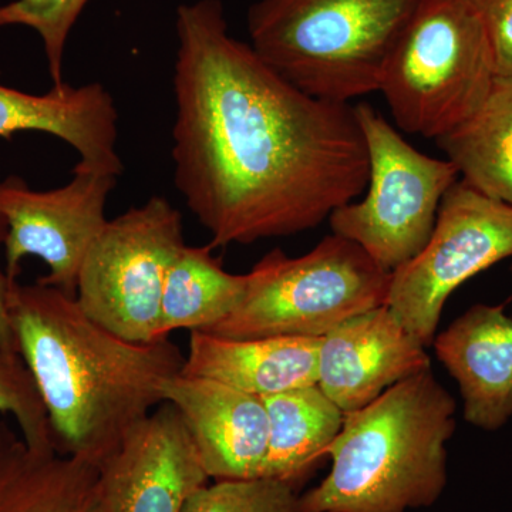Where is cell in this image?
<instances>
[{"label": "cell", "instance_id": "cell-4", "mask_svg": "<svg viewBox=\"0 0 512 512\" xmlns=\"http://www.w3.org/2000/svg\"><path fill=\"white\" fill-rule=\"evenodd\" d=\"M423 0H259L248 10L256 55L315 99L379 92L394 45Z\"/></svg>", "mask_w": 512, "mask_h": 512}, {"label": "cell", "instance_id": "cell-26", "mask_svg": "<svg viewBox=\"0 0 512 512\" xmlns=\"http://www.w3.org/2000/svg\"><path fill=\"white\" fill-rule=\"evenodd\" d=\"M19 439L20 437L16 436L15 431L10 429L5 421H0V458L5 456L6 451Z\"/></svg>", "mask_w": 512, "mask_h": 512}, {"label": "cell", "instance_id": "cell-15", "mask_svg": "<svg viewBox=\"0 0 512 512\" xmlns=\"http://www.w3.org/2000/svg\"><path fill=\"white\" fill-rule=\"evenodd\" d=\"M40 131L60 138L79 154L83 167L120 177L119 113L101 83H64L46 94H30L0 84V138Z\"/></svg>", "mask_w": 512, "mask_h": 512}, {"label": "cell", "instance_id": "cell-6", "mask_svg": "<svg viewBox=\"0 0 512 512\" xmlns=\"http://www.w3.org/2000/svg\"><path fill=\"white\" fill-rule=\"evenodd\" d=\"M248 274L238 308L205 333L238 340L323 338L353 316L386 305L392 278L365 249L336 234L298 258L274 249Z\"/></svg>", "mask_w": 512, "mask_h": 512}, {"label": "cell", "instance_id": "cell-9", "mask_svg": "<svg viewBox=\"0 0 512 512\" xmlns=\"http://www.w3.org/2000/svg\"><path fill=\"white\" fill-rule=\"evenodd\" d=\"M512 258V207L458 180L441 201L426 247L394 269L386 305L426 348L451 293Z\"/></svg>", "mask_w": 512, "mask_h": 512}, {"label": "cell", "instance_id": "cell-16", "mask_svg": "<svg viewBox=\"0 0 512 512\" xmlns=\"http://www.w3.org/2000/svg\"><path fill=\"white\" fill-rule=\"evenodd\" d=\"M320 339L271 336L238 340L192 330L181 373L210 377L255 396H272L318 384Z\"/></svg>", "mask_w": 512, "mask_h": 512}, {"label": "cell", "instance_id": "cell-1", "mask_svg": "<svg viewBox=\"0 0 512 512\" xmlns=\"http://www.w3.org/2000/svg\"><path fill=\"white\" fill-rule=\"evenodd\" d=\"M175 30L174 183L208 247L309 231L365 192L355 107L286 82L229 35L221 0L178 6Z\"/></svg>", "mask_w": 512, "mask_h": 512}, {"label": "cell", "instance_id": "cell-3", "mask_svg": "<svg viewBox=\"0 0 512 512\" xmlns=\"http://www.w3.org/2000/svg\"><path fill=\"white\" fill-rule=\"evenodd\" d=\"M457 404L433 370L346 413L326 457L328 476L299 494L296 512H409L446 491Z\"/></svg>", "mask_w": 512, "mask_h": 512}, {"label": "cell", "instance_id": "cell-21", "mask_svg": "<svg viewBox=\"0 0 512 512\" xmlns=\"http://www.w3.org/2000/svg\"><path fill=\"white\" fill-rule=\"evenodd\" d=\"M90 0H13L0 6V28L26 26L42 39L53 86H62L70 32Z\"/></svg>", "mask_w": 512, "mask_h": 512}, {"label": "cell", "instance_id": "cell-23", "mask_svg": "<svg viewBox=\"0 0 512 512\" xmlns=\"http://www.w3.org/2000/svg\"><path fill=\"white\" fill-rule=\"evenodd\" d=\"M0 414L18 424L20 439L33 448H55L49 417L35 380L20 355L0 349Z\"/></svg>", "mask_w": 512, "mask_h": 512}, {"label": "cell", "instance_id": "cell-18", "mask_svg": "<svg viewBox=\"0 0 512 512\" xmlns=\"http://www.w3.org/2000/svg\"><path fill=\"white\" fill-rule=\"evenodd\" d=\"M268 412L269 440L261 478L298 487L326 457L342 430L346 413L318 384L262 397Z\"/></svg>", "mask_w": 512, "mask_h": 512}, {"label": "cell", "instance_id": "cell-11", "mask_svg": "<svg viewBox=\"0 0 512 512\" xmlns=\"http://www.w3.org/2000/svg\"><path fill=\"white\" fill-rule=\"evenodd\" d=\"M210 481L180 413L164 402L101 461L97 512H183Z\"/></svg>", "mask_w": 512, "mask_h": 512}, {"label": "cell", "instance_id": "cell-8", "mask_svg": "<svg viewBox=\"0 0 512 512\" xmlns=\"http://www.w3.org/2000/svg\"><path fill=\"white\" fill-rule=\"evenodd\" d=\"M185 247L183 215L163 197L107 221L93 242L76 286L89 318L131 342L158 336L168 269Z\"/></svg>", "mask_w": 512, "mask_h": 512}, {"label": "cell", "instance_id": "cell-22", "mask_svg": "<svg viewBox=\"0 0 512 512\" xmlns=\"http://www.w3.org/2000/svg\"><path fill=\"white\" fill-rule=\"evenodd\" d=\"M298 487L271 480L214 481L201 487L183 512H296Z\"/></svg>", "mask_w": 512, "mask_h": 512}, {"label": "cell", "instance_id": "cell-24", "mask_svg": "<svg viewBox=\"0 0 512 512\" xmlns=\"http://www.w3.org/2000/svg\"><path fill=\"white\" fill-rule=\"evenodd\" d=\"M481 22L493 53L497 77L512 79V0H467Z\"/></svg>", "mask_w": 512, "mask_h": 512}, {"label": "cell", "instance_id": "cell-27", "mask_svg": "<svg viewBox=\"0 0 512 512\" xmlns=\"http://www.w3.org/2000/svg\"><path fill=\"white\" fill-rule=\"evenodd\" d=\"M511 275H512V264H511Z\"/></svg>", "mask_w": 512, "mask_h": 512}, {"label": "cell", "instance_id": "cell-10", "mask_svg": "<svg viewBox=\"0 0 512 512\" xmlns=\"http://www.w3.org/2000/svg\"><path fill=\"white\" fill-rule=\"evenodd\" d=\"M116 175L77 163L73 180L50 191H35L10 175L0 181V215L5 218L6 275L16 281L23 259L36 256L49 274L37 279L76 296L84 258L106 227V205Z\"/></svg>", "mask_w": 512, "mask_h": 512}, {"label": "cell", "instance_id": "cell-20", "mask_svg": "<svg viewBox=\"0 0 512 512\" xmlns=\"http://www.w3.org/2000/svg\"><path fill=\"white\" fill-rule=\"evenodd\" d=\"M210 247L185 245L165 276L158 336L175 330L207 332L231 315L244 299L249 274H229Z\"/></svg>", "mask_w": 512, "mask_h": 512}, {"label": "cell", "instance_id": "cell-19", "mask_svg": "<svg viewBox=\"0 0 512 512\" xmlns=\"http://www.w3.org/2000/svg\"><path fill=\"white\" fill-rule=\"evenodd\" d=\"M436 143L460 181L512 207V79L497 77L480 110Z\"/></svg>", "mask_w": 512, "mask_h": 512}, {"label": "cell", "instance_id": "cell-2", "mask_svg": "<svg viewBox=\"0 0 512 512\" xmlns=\"http://www.w3.org/2000/svg\"><path fill=\"white\" fill-rule=\"evenodd\" d=\"M18 352L45 404L59 453L100 466L137 424L164 403L161 387L185 355L170 338L131 342L84 313L55 286L10 281Z\"/></svg>", "mask_w": 512, "mask_h": 512}, {"label": "cell", "instance_id": "cell-13", "mask_svg": "<svg viewBox=\"0 0 512 512\" xmlns=\"http://www.w3.org/2000/svg\"><path fill=\"white\" fill-rule=\"evenodd\" d=\"M161 394L180 413L210 480L261 478L269 440L262 397L185 373L165 380Z\"/></svg>", "mask_w": 512, "mask_h": 512}, {"label": "cell", "instance_id": "cell-12", "mask_svg": "<svg viewBox=\"0 0 512 512\" xmlns=\"http://www.w3.org/2000/svg\"><path fill=\"white\" fill-rule=\"evenodd\" d=\"M430 369L426 346L387 305L353 316L320 339L318 386L343 413Z\"/></svg>", "mask_w": 512, "mask_h": 512}, {"label": "cell", "instance_id": "cell-17", "mask_svg": "<svg viewBox=\"0 0 512 512\" xmlns=\"http://www.w3.org/2000/svg\"><path fill=\"white\" fill-rule=\"evenodd\" d=\"M99 467L16 441L0 458V512H97Z\"/></svg>", "mask_w": 512, "mask_h": 512}, {"label": "cell", "instance_id": "cell-14", "mask_svg": "<svg viewBox=\"0 0 512 512\" xmlns=\"http://www.w3.org/2000/svg\"><path fill=\"white\" fill-rule=\"evenodd\" d=\"M456 380L471 426L497 431L512 417V318L504 305L471 306L433 340Z\"/></svg>", "mask_w": 512, "mask_h": 512}, {"label": "cell", "instance_id": "cell-7", "mask_svg": "<svg viewBox=\"0 0 512 512\" xmlns=\"http://www.w3.org/2000/svg\"><path fill=\"white\" fill-rule=\"evenodd\" d=\"M369 157L366 197L329 217L332 234L393 272L426 247L447 191L460 180L451 161L416 150L372 106H355Z\"/></svg>", "mask_w": 512, "mask_h": 512}, {"label": "cell", "instance_id": "cell-5", "mask_svg": "<svg viewBox=\"0 0 512 512\" xmlns=\"http://www.w3.org/2000/svg\"><path fill=\"white\" fill-rule=\"evenodd\" d=\"M493 53L467 0H423L397 39L379 92L404 133L437 140L480 110Z\"/></svg>", "mask_w": 512, "mask_h": 512}, {"label": "cell", "instance_id": "cell-25", "mask_svg": "<svg viewBox=\"0 0 512 512\" xmlns=\"http://www.w3.org/2000/svg\"><path fill=\"white\" fill-rule=\"evenodd\" d=\"M6 232H8V227H6L5 218L0 215V247L5 244ZM9 286L10 279L8 275L0 269V349L19 355L18 342H16L12 320H10L9 315Z\"/></svg>", "mask_w": 512, "mask_h": 512}]
</instances>
